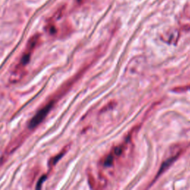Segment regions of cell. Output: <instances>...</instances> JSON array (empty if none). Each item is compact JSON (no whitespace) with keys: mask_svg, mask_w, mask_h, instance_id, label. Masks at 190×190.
I'll return each instance as SVG.
<instances>
[{"mask_svg":"<svg viewBox=\"0 0 190 190\" xmlns=\"http://www.w3.org/2000/svg\"><path fill=\"white\" fill-rule=\"evenodd\" d=\"M187 147V145L178 144V145H176L173 148H172V149L171 150V154H170L171 155H170L168 158H167V160L163 163V164L161 165V168H160V170L158 171V173H157V176L155 177V180L157 179V177H158L162 173L164 172L165 170L167 169L169 166L171 165L176 159L178 158L179 156L183 152V151H184Z\"/></svg>","mask_w":190,"mask_h":190,"instance_id":"cell-3","label":"cell"},{"mask_svg":"<svg viewBox=\"0 0 190 190\" xmlns=\"http://www.w3.org/2000/svg\"><path fill=\"white\" fill-rule=\"evenodd\" d=\"M57 102V100L54 97H52L49 100V101L46 102V103L41 108L39 111H37V114L32 117V119L30 121L28 124V129L30 130H32L35 128H37L38 126L43 122L49 113L51 111V110L53 109L54 106L56 103Z\"/></svg>","mask_w":190,"mask_h":190,"instance_id":"cell-2","label":"cell"},{"mask_svg":"<svg viewBox=\"0 0 190 190\" xmlns=\"http://www.w3.org/2000/svg\"><path fill=\"white\" fill-rule=\"evenodd\" d=\"M69 146H65L63 150H62L60 153H59L57 155L54 156V157H51V158L50 159L49 163V167L51 168V167H53L54 166H55L56 163H57V162L63 157L64 155L67 152V151L69 150Z\"/></svg>","mask_w":190,"mask_h":190,"instance_id":"cell-7","label":"cell"},{"mask_svg":"<svg viewBox=\"0 0 190 190\" xmlns=\"http://www.w3.org/2000/svg\"><path fill=\"white\" fill-rule=\"evenodd\" d=\"M179 33L177 31H169L167 33H166L163 36V40L168 42V43H176V41L178 39Z\"/></svg>","mask_w":190,"mask_h":190,"instance_id":"cell-6","label":"cell"},{"mask_svg":"<svg viewBox=\"0 0 190 190\" xmlns=\"http://www.w3.org/2000/svg\"><path fill=\"white\" fill-rule=\"evenodd\" d=\"M179 23L183 28H190V5H186L181 16Z\"/></svg>","mask_w":190,"mask_h":190,"instance_id":"cell-5","label":"cell"},{"mask_svg":"<svg viewBox=\"0 0 190 190\" xmlns=\"http://www.w3.org/2000/svg\"><path fill=\"white\" fill-rule=\"evenodd\" d=\"M39 41H40V35L39 33H37V34L33 35L28 42L26 49L24 51L23 56H22L19 65L16 68L15 71L13 72V75L16 76V77H19L21 72H23L24 70V68L29 63L32 54L37 48Z\"/></svg>","mask_w":190,"mask_h":190,"instance_id":"cell-1","label":"cell"},{"mask_svg":"<svg viewBox=\"0 0 190 190\" xmlns=\"http://www.w3.org/2000/svg\"><path fill=\"white\" fill-rule=\"evenodd\" d=\"M27 136H28L27 133L23 132L21 135L18 136L17 137H16V138L13 140V141H12L8 146V147L6 148L5 152L3 153V155L2 156V157H3L4 161H5L6 159L8 157V156L11 155V154L23 143V141H25L26 137H27Z\"/></svg>","mask_w":190,"mask_h":190,"instance_id":"cell-4","label":"cell"}]
</instances>
